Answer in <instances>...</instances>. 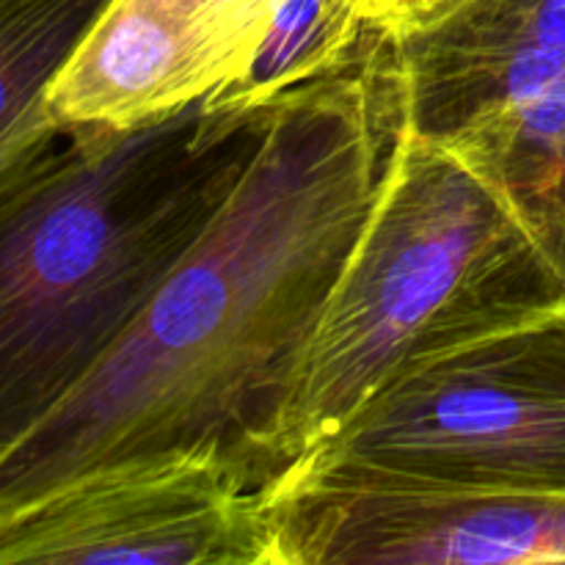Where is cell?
Listing matches in <instances>:
<instances>
[{
    "mask_svg": "<svg viewBox=\"0 0 565 565\" xmlns=\"http://www.w3.org/2000/svg\"><path fill=\"white\" fill-rule=\"evenodd\" d=\"M276 565L565 563V491L301 463L263 489Z\"/></svg>",
    "mask_w": 565,
    "mask_h": 565,
    "instance_id": "8992f818",
    "label": "cell"
},
{
    "mask_svg": "<svg viewBox=\"0 0 565 565\" xmlns=\"http://www.w3.org/2000/svg\"><path fill=\"white\" fill-rule=\"evenodd\" d=\"M276 565L265 491L185 452L92 469L0 519V565Z\"/></svg>",
    "mask_w": 565,
    "mask_h": 565,
    "instance_id": "52a82bcc",
    "label": "cell"
},
{
    "mask_svg": "<svg viewBox=\"0 0 565 565\" xmlns=\"http://www.w3.org/2000/svg\"><path fill=\"white\" fill-rule=\"evenodd\" d=\"M565 307V281L467 163L401 121L379 199L263 456V489L329 445L414 359Z\"/></svg>",
    "mask_w": 565,
    "mask_h": 565,
    "instance_id": "3957f363",
    "label": "cell"
},
{
    "mask_svg": "<svg viewBox=\"0 0 565 565\" xmlns=\"http://www.w3.org/2000/svg\"><path fill=\"white\" fill-rule=\"evenodd\" d=\"M390 44L406 125L489 182L565 281V0H450Z\"/></svg>",
    "mask_w": 565,
    "mask_h": 565,
    "instance_id": "5b68a950",
    "label": "cell"
},
{
    "mask_svg": "<svg viewBox=\"0 0 565 565\" xmlns=\"http://www.w3.org/2000/svg\"><path fill=\"white\" fill-rule=\"evenodd\" d=\"M270 108L61 125L0 177V456L125 340L257 152Z\"/></svg>",
    "mask_w": 565,
    "mask_h": 565,
    "instance_id": "7a4b0ae2",
    "label": "cell"
},
{
    "mask_svg": "<svg viewBox=\"0 0 565 565\" xmlns=\"http://www.w3.org/2000/svg\"><path fill=\"white\" fill-rule=\"evenodd\" d=\"M301 463L565 491V307L414 359Z\"/></svg>",
    "mask_w": 565,
    "mask_h": 565,
    "instance_id": "277c9868",
    "label": "cell"
},
{
    "mask_svg": "<svg viewBox=\"0 0 565 565\" xmlns=\"http://www.w3.org/2000/svg\"><path fill=\"white\" fill-rule=\"evenodd\" d=\"M375 33L370 0H270L268 31L246 75L204 103L265 108L290 88L356 61Z\"/></svg>",
    "mask_w": 565,
    "mask_h": 565,
    "instance_id": "30bf717a",
    "label": "cell"
},
{
    "mask_svg": "<svg viewBox=\"0 0 565 565\" xmlns=\"http://www.w3.org/2000/svg\"><path fill=\"white\" fill-rule=\"evenodd\" d=\"M147 3L177 22L188 36L207 50L224 77L215 92L246 75L268 31L270 0H147Z\"/></svg>",
    "mask_w": 565,
    "mask_h": 565,
    "instance_id": "8fae6325",
    "label": "cell"
},
{
    "mask_svg": "<svg viewBox=\"0 0 565 565\" xmlns=\"http://www.w3.org/2000/svg\"><path fill=\"white\" fill-rule=\"evenodd\" d=\"M224 83L207 50L147 0H108L50 88L61 125L130 127L207 99Z\"/></svg>",
    "mask_w": 565,
    "mask_h": 565,
    "instance_id": "ba28073f",
    "label": "cell"
},
{
    "mask_svg": "<svg viewBox=\"0 0 565 565\" xmlns=\"http://www.w3.org/2000/svg\"><path fill=\"white\" fill-rule=\"evenodd\" d=\"M403 121L390 39L281 94L226 202L125 340L0 456V519L116 461L263 456Z\"/></svg>",
    "mask_w": 565,
    "mask_h": 565,
    "instance_id": "6da1fadb",
    "label": "cell"
},
{
    "mask_svg": "<svg viewBox=\"0 0 565 565\" xmlns=\"http://www.w3.org/2000/svg\"><path fill=\"white\" fill-rule=\"evenodd\" d=\"M447 3L450 0H370V28L384 39H397Z\"/></svg>",
    "mask_w": 565,
    "mask_h": 565,
    "instance_id": "7c38bea8",
    "label": "cell"
},
{
    "mask_svg": "<svg viewBox=\"0 0 565 565\" xmlns=\"http://www.w3.org/2000/svg\"><path fill=\"white\" fill-rule=\"evenodd\" d=\"M108 0H0V177L61 127L50 88Z\"/></svg>",
    "mask_w": 565,
    "mask_h": 565,
    "instance_id": "9c48e42d",
    "label": "cell"
}]
</instances>
